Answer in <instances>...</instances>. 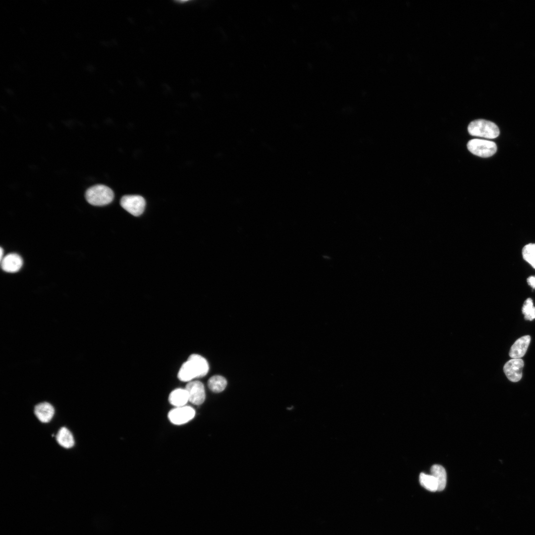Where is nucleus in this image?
Returning <instances> with one entry per match:
<instances>
[{"mask_svg":"<svg viewBox=\"0 0 535 535\" xmlns=\"http://www.w3.org/2000/svg\"><path fill=\"white\" fill-rule=\"evenodd\" d=\"M522 311L526 320L532 321L535 319V307L531 298H529L525 301Z\"/></svg>","mask_w":535,"mask_h":535,"instance_id":"nucleus-19","label":"nucleus"},{"mask_svg":"<svg viewBox=\"0 0 535 535\" xmlns=\"http://www.w3.org/2000/svg\"><path fill=\"white\" fill-rule=\"evenodd\" d=\"M121 206L134 216H139L144 212L146 202L144 198L139 195H124L120 202Z\"/></svg>","mask_w":535,"mask_h":535,"instance_id":"nucleus-4","label":"nucleus"},{"mask_svg":"<svg viewBox=\"0 0 535 535\" xmlns=\"http://www.w3.org/2000/svg\"><path fill=\"white\" fill-rule=\"evenodd\" d=\"M529 285L534 289H535V276H531L527 279Z\"/></svg>","mask_w":535,"mask_h":535,"instance_id":"nucleus-20","label":"nucleus"},{"mask_svg":"<svg viewBox=\"0 0 535 535\" xmlns=\"http://www.w3.org/2000/svg\"><path fill=\"white\" fill-rule=\"evenodd\" d=\"M87 201L90 204L102 206L110 203L114 198V193L108 187L102 184L93 186L85 193Z\"/></svg>","mask_w":535,"mask_h":535,"instance_id":"nucleus-1","label":"nucleus"},{"mask_svg":"<svg viewBox=\"0 0 535 535\" xmlns=\"http://www.w3.org/2000/svg\"><path fill=\"white\" fill-rule=\"evenodd\" d=\"M55 438L57 442L65 448H70L75 444L74 439L70 431L65 427L61 428L57 433Z\"/></svg>","mask_w":535,"mask_h":535,"instance_id":"nucleus-13","label":"nucleus"},{"mask_svg":"<svg viewBox=\"0 0 535 535\" xmlns=\"http://www.w3.org/2000/svg\"><path fill=\"white\" fill-rule=\"evenodd\" d=\"M187 360L195 369L198 378L203 377L207 374L209 366L205 358L200 355L193 354L191 355Z\"/></svg>","mask_w":535,"mask_h":535,"instance_id":"nucleus-11","label":"nucleus"},{"mask_svg":"<svg viewBox=\"0 0 535 535\" xmlns=\"http://www.w3.org/2000/svg\"><path fill=\"white\" fill-rule=\"evenodd\" d=\"M169 403L175 407L185 406L189 401L185 388H177L171 391L168 396Z\"/></svg>","mask_w":535,"mask_h":535,"instance_id":"nucleus-12","label":"nucleus"},{"mask_svg":"<svg viewBox=\"0 0 535 535\" xmlns=\"http://www.w3.org/2000/svg\"><path fill=\"white\" fill-rule=\"evenodd\" d=\"M208 385L210 389L214 392L218 393L222 391L227 385V380L222 376L215 375L209 378Z\"/></svg>","mask_w":535,"mask_h":535,"instance_id":"nucleus-16","label":"nucleus"},{"mask_svg":"<svg viewBox=\"0 0 535 535\" xmlns=\"http://www.w3.org/2000/svg\"><path fill=\"white\" fill-rule=\"evenodd\" d=\"M469 134L474 136L494 139L499 135L498 126L493 122L484 119L472 121L468 127Z\"/></svg>","mask_w":535,"mask_h":535,"instance_id":"nucleus-2","label":"nucleus"},{"mask_svg":"<svg viewBox=\"0 0 535 535\" xmlns=\"http://www.w3.org/2000/svg\"><path fill=\"white\" fill-rule=\"evenodd\" d=\"M195 415V411L191 407L184 406L170 410L168 414L170 422L174 425H180L188 423Z\"/></svg>","mask_w":535,"mask_h":535,"instance_id":"nucleus-5","label":"nucleus"},{"mask_svg":"<svg viewBox=\"0 0 535 535\" xmlns=\"http://www.w3.org/2000/svg\"><path fill=\"white\" fill-rule=\"evenodd\" d=\"M3 253V251L2 248L1 247L0 250V260H1V259L3 258V257H2Z\"/></svg>","mask_w":535,"mask_h":535,"instance_id":"nucleus-21","label":"nucleus"},{"mask_svg":"<svg viewBox=\"0 0 535 535\" xmlns=\"http://www.w3.org/2000/svg\"><path fill=\"white\" fill-rule=\"evenodd\" d=\"M178 378L181 381L190 382L197 378L196 372L188 360L185 362L178 373Z\"/></svg>","mask_w":535,"mask_h":535,"instance_id":"nucleus-15","label":"nucleus"},{"mask_svg":"<svg viewBox=\"0 0 535 535\" xmlns=\"http://www.w3.org/2000/svg\"><path fill=\"white\" fill-rule=\"evenodd\" d=\"M430 474L436 479L438 483V491L443 490L446 484L447 475L445 469L441 465H434L430 468Z\"/></svg>","mask_w":535,"mask_h":535,"instance_id":"nucleus-14","label":"nucleus"},{"mask_svg":"<svg viewBox=\"0 0 535 535\" xmlns=\"http://www.w3.org/2000/svg\"><path fill=\"white\" fill-rule=\"evenodd\" d=\"M524 362L521 359H512L507 362L504 366V372L508 378L512 382L519 381L522 377V371Z\"/></svg>","mask_w":535,"mask_h":535,"instance_id":"nucleus-7","label":"nucleus"},{"mask_svg":"<svg viewBox=\"0 0 535 535\" xmlns=\"http://www.w3.org/2000/svg\"><path fill=\"white\" fill-rule=\"evenodd\" d=\"M185 388L191 403L199 405L204 402L206 398L205 387L201 381L192 380L188 382Z\"/></svg>","mask_w":535,"mask_h":535,"instance_id":"nucleus-6","label":"nucleus"},{"mask_svg":"<svg viewBox=\"0 0 535 535\" xmlns=\"http://www.w3.org/2000/svg\"><path fill=\"white\" fill-rule=\"evenodd\" d=\"M522 255L524 259L535 269V244L525 245L522 250Z\"/></svg>","mask_w":535,"mask_h":535,"instance_id":"nucleus-18","label":"nucleus"},{"mask_svg":"<svg viewBox=\"0 0 535 535\" xmlns=\"http://www.w3.org/2000/svg\"><path fill=\"white\" fill-rule=\"evenodd\" d=\"M1 268L7 272L13 273L20 270L23 265V260L17 254L10 253L0 260Z\"/></svg>","mask_w":535,"mask_h":535,"instance_id":"nucleus-8","label":"nucleus"},{"mask_svg":"<svg viewBox=\"0 0 535 535\" xmlns=\"http://www.w3.org/2000/svg\"><path fill=\"white\" fill-rule=\"evenodd\" d=\"M467 148L475 155L482 158H488L493 155L496 152V144L486 140L474 139L469 141Z\"/></svg>","mask_w":535,"mask_h":535,"instance_id":"nucleus-3","label":"nucleus"},{"mask_svg":"<svg viewBox=\"0 0 535 535\" xmlns=\"http://www.w3.org/2000/svg\"><path fill=\"white\" fill-rule=\"evenodd\" d=\"M531 341L529 335L523 336L518 339L512 345L509 351V356L512 359H521L528 349Z\"/></svg>","mask_w":535,"mask_h":535,"instance_id":"nucleus-10","label":"nucleus"},{"mask_svg":"<svg viewBox=\"0 0 535 535\" xmlns=\"http://www.w3.org/2000/svg\"><path fill=\"white\" fill-rule=\"evenodd\" d=\"M419 481L421 485L430 491H438V483L435 478L430 475L424 473L420 474Z\"/></svg>","mask_w":535,"mask_h":535,"instance_id":"nucleus-17","label":"nucleus"},{"mask_svg":"<svg viewBox=\"0 0 535 535\" xmlns=\"http://www.w3.org/2000/svg\"><path fill=\"white\" fill-rule=\"evenodd\" d=\"M54 409L50 403L44 402L37 404L34 413L37 419L42 423H47L51 421L54 414Z\"/></svg>","mask_w":535,"mask_h":535,"instance_id":"nucleus-9","label":"nucleus"}]
</instances>
